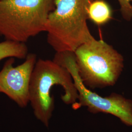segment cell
<instances>
[{"instance_id":"9c48e42d","label":"cell","mask_w":132,"mask_h":132,"mask_svg":"<svg viewBox=\"0 0 132 132\" xmlns=\"http://www.w3.org/2000/svg\"><path fill=\"white\" fill-rule=\"evenodd\" d=\"M122 18L128 22L132 19V0H118Z\"/></svg>"},{"instance_id":"8992f818","label":"cell","mask_w":132,"mask_h":132,"mask_svg":"<svg viewBox=\"0 0 132 132\" xmlns=\"http://www.w3.org/2000/svg\"><path fill=\"white\" fill-rule=\"evenodd\" d=\"M37 62L34 53L28 54L24 63L13 67L14 58H10L0 71V93H4L21 107L29 102V84Z\"/></svg>"},{"instance_id":"6da1fadb","label":"cell","mask_w":132,"mask_h":132,"mask_svg":"<svg viewBox=\"0 0 132 132\" xmlns=\"http://www.w3.org/2000/svg\"><path fill=\"white\" fill-rule=\"evenodd\" d=\"M93 0H54L55 8L46 26L47 42L56 52H74L93 39L88 27V9Z\"/></svg>"},{"instance_id":"277c9868","label":"cell","mask_w":132,"mask_h":132,"mask_svg":"<svg viewBox=\"0 0 132 132\" xmlns=\"http://www.w3.org/2000/svg\"><path fill=\"white\" fill-rule=\"evenodd\" d=\"M80 78L86 87L104 88L115 85L124 68V58L102 40L93 38L74 52Z\"/></svg>"},{"instance_id":"3957f363","label":"cell","mask_w":132,"mask_h":132,"mask_svg":"<svg viewBox=\"0 0 132 132\" xmlns=\"http://www.w3.org/2000/svg\"><path fill=\"white\" fill-rule=\"evenodd\" d=\"M54 0H0V36L6 40L27 42L46 31Z\"/></svg>"},{"instance_id":"52a82bcc","label":"cell","mask_w":132,"mask_h":132,"mask_svg":"<svg viewBox=\"0 0 132 132\" xmlns=\"http://www.w3.org/2000/svg\"><path fill=\"white\" fill-rule=\"evenodd\" d=\"M88 19L97 26L107 24L113 18V10L105 0H93L88 9Z\"/></svg>"},{"instance_id":"ba28073f","label":"cell","mask_w":132,"mask_h":132,"mask_svg":"<svg viewBox=\"0 0 132 132\" xmlns=\"http://www.w3.org/2000/svg\"><path fill=\"white\" fill-rule=\"evenodd\" d=\"M28 55V47L24 43L6 40L0 43V62L6 58L26 59Z\"/></svg>"},{"instance_id":"7a4b0ae2","label":"cell","mask_w":132,"mask_h":132,"mask_svg":"<svg viewBox=\"0 0 132 132\" xmlns=\"http://www.w3.org/2000/svg\"><path fill=\"white\" fill-rule=\"evenodd\" d=\"M55 85H60L64 89L61 99L65 104L72 105L78 101V93L69 71L53 60L39 59L31 76L29 101L36 118L47 127L54 108L51 93Z\"/></svg>"},{"instance_id":"5b68a950","label":"cell","mask_w":132,"mask_h":132,"mask_svg":"<svg viewBox=\"0 0 132 132\" xmlns=\"http://www.w3.org/2000/svg\"><path fill=\"white\" fill-rule=\"evenodd\" d=\"M67 69L73 78L78 93V102L72 105L75 110L86 107L91 113L111 114L122 122L132 126V101L116 93L102 96L87 88L80 78L74 52H56L53 59Z\"/></svg>"},{"instance_id":"30bf717a","label":"cell","mask_w":132,"mask_h":132,"mask_svg":"<svg viewBox=\"0 0 132 132\" xmlns=\"http://www.w3.org/2000/svg\"></svg>"}]
</instances>
